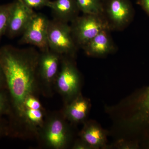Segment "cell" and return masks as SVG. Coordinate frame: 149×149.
<instances>
[{
	"instance_id": "24",
	"label": "cell",
	"mask_w": 149,
	"mask_h": 149,
	"mask_svg": "<svg viewBox=\"0 0 149 149\" xmlns=\"http://www.w3.org/2000/svg\"><path fill=\"white\" fill-rule=\"evenodd\" d=\"M139 3L143 9L149 15V0H139Z\"/></svg>"
},
{
	"instance_id": "11",
	"label": "cell",
	"mask_w": 149,
	"mask_h": 149,
	"mask_svg": "<svg viewBox=\"0 0 149 149\" xmlns=\"http://www.w3.org/2000/svg\"><path fill=\"white\" fill-rule=\"evenodd\" d=\"M91 108L90 100L83 97L81 93L65 105L62 113L65 119L72 124H83L87 121Z\"/></svg>"
},
{
	"instance_id": "20",
	"label": "cell",
	"mask_w": 149,
	"mask_h": 149,
	"mask_svg": "<svg viewBox=\"0 0 149 149\" xmlns=\"http://www.w3.org/2000/svg\"><path fill=\"white\" fill-rule=\"evenodd\" d=\"M24 106L25 108L33 109H43L42 104L35 95H31L26 98L24 100Z\"/></svg>"
},
{
	"instance_id": "21",
	"label": "cell",
	"mask_w": 149,
	"mask_h": 149,
	"mask_svg": "<svg viewBox=\"0 0 149 149\" xmlns=\"http://www.w3.org/2000/svg\"><path fill=\"white\" fill-rule=\"evenodd\" d=\"M112 147L118 149H133L136 148V145L133 141H127L126 139H120L113 144Z\"/></svg>"
},
{
	"instance_id": "19",
	"label": "cell",
	"mask_w": 149,
	"mask_h": 149,
	"mask_svg": "<svg viewBox=\"0 0 149 149\" xmlns=\"http://www.w3.org/2000/svg\"><path fill=\"white\" fill-rule=\"evenodd\" d=\"M25 5L34 10L43 8H49L52 1L51 0H21Z\"/></svg>"
},
{
	"instance_id": "15",
	"label": "cell",
	"mask_w": 149,
	"mask_h": 149,
	"mask_svg": "<svg viewBox=\"0 0 149 149\" xmlns=\"http://www.w3.org/2000/svg\"><path fill=\"white\" fill-rule=\"evenodd\" d=\"M21 119L30 129L37 133L43 127L45 122L43 109L25 108Z\"/></svg>"
},
{
	"instance_id": "16",
	"label": "cell",
	"mask_w": 149,
	"mask_h": 149,
	"mask_svg": "<svg viewBox=\"0 0 149 149\" xmlns=\"http://www.w3.org/2000/svg\"><path fill=\"white\" fill-rule=\"evenodd\" d=\"M80 11L86 14H104V0H75Z\"/></svg>"
},
{
	"instance_id": "17",
	"label": "cell",
	"mask_w": 149,
	"mask_h": 149,
	"mask_svg": "<svg viewBox=\"0 0 149 149\" xmlns=\"http://www.w3.org/2000/svg\"><path fill=\"white\" fill-rule=\"evenodd\" d=\"M11 6L12 3L0 4V41L6 35Z\"/></svg>"
},
{
	"instance_id": "9",
	"label": "cell",
	"mask_w": 149,
	"mask_h": 149,
	"mask_svg": "<svg viewBox=\"0 0 149 149\" xmlns=\"http://www.w3.org/2000/svg\"><path fill=\"white\" fill-rule=\"evenodd\" d=\"M12 3L6 36L10 39L22 35L35 13L21 0H14Z\"/></svg>"
},
{
	"instance_id": "10",
	"label": "cell",
	"mask_w": 149,
	"mask_h": 149,
	"mask_svg": "<svg viewBox=\"0 0 149 149\" xmlns=\"http://www.w3.org/2000/svg\"><path fill=\"white\" fill-rule=\"evenodd\" d=\"M104 10L110 27L122 29L133 17V7L128 0H104Z\"/></svg>"
},
{
	"instance_id": "18",
	"label": "cell",
	"mask_w": 149,
	"mask_h": 149,
	"mask_svg": "<svg viewBox=\"0 0 149 149\" xmlns=\"http://www.w3.org/2000/svg\"><path fill=\"white\" fill-rule=\"evenodd\" d=\"M11 111L10 99L7 90L0 91V118Z\"/></svg>"
},
{
	"instance_id": "14",
	"label": "cell",
	"mask_w": 149,
	"mask_h": 149,
	"mask_svg": "<svg viewBox=\"0 0 149 149\" xmlns=\"http://www.w3.org/2000/svg\"><path fill=\"white\" fill-rule=\"evenodd\" d=\"M51 9L53 18L59 21L71 23L80 12L75 0H55L52 1Z\"/></svg>"
},
{
	"instance_id": "3",
	"label": "cell",
	"mask_w": 149,
	"mask_h": 149,
	"mask_svg": "<svg viewBox=\"0 0 149 149\" xmlns=\"http://www.w3.org/2000/svg\"><path fill=\"white\" fill-rule=\"evenodd\" d=\"M67 121L62 113L54 115L45 121L39 131L45 146L53 149H63L69 146L72 134Z\"/></svg>"
},
{
	"instance_id": "2",
	"label": "cell",
	"mask_w": 149,
	"mask_h": 149,
	"mask_svg": "<svg viewBox=\"0 0 149 149\" xmlns=\"http://www.w3.org/2000/svg\"><path fill=\"white\" fill-rule=\"evenodd\" d=\"M118 108L122 111L119 126L124 132L149 126V87L138 97L126 99L118 104Z\"/></svg>"
},
{
	"instance_id": "5",
	"label": "cell",
	"mask_w": 149,
	"mask_h": 149,
	"mask_svg": "<svg viewBox=\"0 0 149 149\" xmlns=\"http://www.w3.org/2000/svg\"><path fill=\"white\" fill-rule=\"evenodd\" d=\"M73 59L61 56V68L54 83L56 90L63 98L65 105L81 93V76Z\"/></svg>"
},
{
	"instance_id": "8",
	"label": "cell",
	"mask_w": 149,
	"mask_h": 149,
	"mask_svg": "<svg viewBox=\"0 0 149 149\" xmlns=\"http://www.w3.org/2000/svg\"><path fill=\"white\" fill-rule=\"evenodd\" d=\"M61 56L49 49L40 52L38 61L37 75L39 88L42 87L45 93H50L59 71Z\"/></svg>"
},
{
	"instance_id": "22",
	"label": "cell",
	"mask_w": 149,
	"mask_h": 149,
	"mask_svg": "<svg viewBox=\"0 0 149 149\" xmlns=\"http://www.w3.org/2000/svg\"><path fill=\"white\" fill-rule=\"evenodd\" d=\"M72 148L73 149H91L88 144L80 139L74 142Z\"/></svg>"
},
{
	"instance_id": "1",
	"label": "cell",
	"mask_w": 149,
	"mask_h": 149,
	"mask_svg": "<svg viewBox=\"0 0 149 149\" xmlns=\"http://www.w3.org/2000/svg\"><path fill=\"white\" fill-rule=\"evenodd\" d=\"M40 53L35 48L19 49L5 45L0 48V65L5 77L11 107L21 119L24 100L40 90L37 69Z\"/></svg>"
},
{
	"instance_id": "25",
	"label": "cell",
	"mask_w": 149,
	"mask_h": 149,
	"mask_svg": "<svg viewBox=\"0 0 149 149\" xmlns=\"http://www.w3.org/2000/svg\"><path fill=\"white\" fill-rule=\"evenodd\" d=\"M6 131V128L4 123H3L1 119L0 118V137L5 134Z\"/></svg>"
},
{
	"instance_id": "4",
	"label": "cell",
	"mask_w": 149,
	"mask_h": 149,
	"mask_svg": "<svg viewBox=\"0 0 149 149\" xmlns=\"http://www.w3.org/2000/svg\"><path fill=\"white\" fill-rule=\"evenodd\" d=\"M48 42L49 49L61 56L74 58L78 49L70 24L55 19L49 20Z\"/></svg>"
},
{
	"instance_id": "13",
	"label": "cell",
	"mask_w": 149,
	"mask_h": 149,
	"mask_svg": "<svg viewBox=\"0 0 149 149\" xmlns=\"http://www.w3.org/2000/svg\"><path fill=\"white\" fill-rule=\"evenodd\" d=\"M109 29L102 30L82 48L87 55L102 57L113 52L114 47L109 34Z\"/></svg>"
},
{
	"instance_id": "6",
	"label": "cell",
	"mask_w": 149,
	"mask_h": 149,
	"mask_svg": "<svg viewBox=\"0 0 149 149\" xmlns=\"http://www.w3.org/2000/svg\"><path fill=\"white\" fill-rule=\"evenodd\" d=\"M70 25L76 45L82 48L102 30L111 28L104 14H83Z\"/></svg>"
},
{
	"instance_id": "7",
	"label": "cell",
	"mask_w": 149,
	"mask_h": 149,
	"mask_svg": "<svg viewBox=\"0 0 149 149\" xmlns=\"http://www.w3.org/2000/svg\"><path fill=\"white\" fill-rule=\"evenodd\" d=\"M49 19L45 15L35 13L19 40L21 45H30L40 52L49 49L48 42V30Z\"/></svg>"
},
{
	"instance_id": "23",
	"label": "cell",
	"mask_w": 149,
	"mask_h": 149,
	"mask_svg": "<svg viewBox=\"0 0 149 149\" xmlns=\"http://www.w3.org/2000/svg\"><path fill=\"white\" fill-rule=\"evenodd\" d=\"M7 90L5 77L1 67L0 65V91Z\"/></svg>"
},
{
	"instance_id": "12",
	"label": "cell",
	"mask_w": 149,
	"mask_h": 149,
	"mask_svg": "<svg viewBox=\"0 0 149 149\" xmlns=\"http://www.w3.org/2000/svg\"><path fill=\"white\" fill-rule=\"evenodd\" d=\"M83 124L79 136L91 149L107 148L109 147L107 145V131L93 120H87Z\"/></svg>"
}]
</instances>
